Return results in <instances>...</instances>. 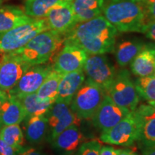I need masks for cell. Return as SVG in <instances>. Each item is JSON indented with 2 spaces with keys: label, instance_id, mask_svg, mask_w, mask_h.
Segmentation results:
<instances>
[{
  "label": "cell",
  "instance_id": "obj_35",
  "mask_svg": "<svg viewBox=\"0 0 155 155\" xmlns=\"http://www.w3.org/2000/svg\"><path fill=\"white\" fill-rule=\"evenodd\" d=\"M142 155H155V145L144 147L142 152Z\"/></svg>",
  "mask_w": 155,
  "mask_h": 155
},
{
  "label": "cell",
  "instance_id": "obj_24",
  "mask_svg": "<svg viewBox=\"0 0 155 155\" xmlns=\"http://www.w3.org/2000/svg\"><path fill=\"white\" fill-rule=\"evenodd\" d=\"M144 43L140 40H126L120 42L116 48L115 56L117 63L121 67L127 66L137 55Z\"/></svg>",
  "mask_w": 155,
  "mask_h": 155
},
{
  "label": "cell",
  "instance_id": "obj_9",
  "mask_svg": "<svg viewBox=\"0 0 155 155\" xmlns=\"http://www.w3.org/2000/svg\"><path fill=\"white\" fill-rule=\"evenodd\" d=\"M32 66L15 53H5L0 62V90L9 91Z\"/></svg>",
  "mask_w": 155,
  "mask_h": 155
},
{
  "label": "cell",
  "instance_id": "obj_6",
  "mask_svg": "<svg viewBox=\"0 0 155 155\" xmlns=\"http://www.w3.org/2000/svg\"><path fill=\"white\" fill-rule=\"evenodd\" d=\"M106 94L118 106L127 108L131 112L137 108L139 96L135 85L127 70H121L114 77Z\"/></svg>",
  "mask_w": 155,
  "mask_h": 155
},
{
  "label": "cell",
  "instance_id": "obj_25",
  "mask_svg": "<svg viewBox=\"0 0 155 155\" xmlns=\"http://www.w3.org/2000/svg\"><path fill=\"white\" fill-rule=\"evenodd\" d=\"M73 0H27L25 3V13L35 19L45 17L52 7L57 4Z\"/></svg>",
  "mask_w": 155,
  "mask_h": 155
},
{
  "label": "cell",
  "instance_id": "obj_38",
  "mask_svg": "<svg viewBox=\"0 0 155 155\" xmlns=\"http://www.w3.org/2000/svg\"><path fill=\"white\" fill-rule=\"evenodd\" d=\"M148 104H150L151 106H152L155 110V101H148Z\"/></svg>",
  "mask_w": 155,
  "mask_h": 155
},
{
  "label": "cell",
  "instance_id": "obj_28",
  "mask_svg": "<svg viewBox=\"0 0 155 155\" xmlns=\"http://www.w3.org/2000/svg\"><path fill=\"white\" fill-rule=\"evenodd\" d=\"M135 88L140 98L147 101H155V76L139 77L136 80Z\"/></svg>",
  "mask_w": 155,
  "mask_h": 155
},
{
  "label": "cell",
  "instance_id": "obj_3",
  "mask_svg": "<svg viewBox=\"0 0 155 155\" xmlns=\"http://www.w3.org/2000/svg\"><path fill=\"white\" fill-rule=\"evenodd\" d=\"M63 36L51 30L44 31L13 53L19 55L31 65L44 64L60 49L64 42Z\"/></svg>",
  "mask_w": 155,
  "mask_h": 155
},
{
  "label": "cell",
  "instance_id": "obj_40",
  "mask_svg": "<svg viewBox=\"0 0 155 155\" xmlns=\"http://www.w3.org/2000/svg\"><path fill=\"white\" fill-rule=\"evenodd\" d=\"M135 1H138V2H141V1H144V0H135Z\"/></svg>",
  "mask_w": 155,
  "mask_h": 155
},
{
  "label": "cell",
  "instance_id": "obj_21",
  "mask_svg": "<svg viewBox=\"0 0 155 155\" xmlns=\"http://www.w3.org/2000/svg\"><path fill=\"white\" fill-rule=\"evenodd\" d=\"M24 108L26 118L45 114L55 101L49 99H42L36 93L15 96Z\"/></svg>",
  "mask_w": 155,
  "mask_h": 155
},
{
  "label": "cell",
  "instance_id": "obj_19",
  "mask_svg": "<svg viewBox=\"0 0 155 155\" xmlns=\"http://www.w3.org/2000/svg\"><path fill=\"white\" fill-rule=\"evenodd\" d=\"M26 118L23 106L15 96L8 94L0 108V123L2 126L19 124Z\"/></svg>",
  "mask_w": 155,
  "mask_h": 155
},
{
  "label": "cell",
  "instance_id": "obj_39",
  "mask_svg": "<svg viewBox=\"0 0 155 155\" xmlns=\"http://www.w3.org/2000/svg\"><path fill=\"white\" fill-rule=\"evenodd\" d=\"M2 4V0H0V6H1Z\"/></svg>",
  "mask_w": 155,
  "mask_h": 155
},
{
  "label": "cell",
  "instance_id": "obj_23",
  "mask_svg": "<svg viewBox=\"0 0 155 155\" xmlns=\"http://www.w3.org/2000/svg\"><path fill=\"white\" fill-rule=\"evenodd\" d=\"M48 130V121L45 114L28 118L25 127V136L30 143L38 144L45 137Z\"/></svg>",
  "mask_w": 155,
  "mask_h": 155
},
{
  "label": "cell",
  "instance_id": "obj_4",
  "mask_svg": "<svg viewBox=\"0 0 155 155\" xmlns=\"http://www.w3.org/2000/svg\"><path fill=\"white\" fill-rule=\"evenodd\" d=\"M49 30L45 19H33L7 32L0 33V52L9 53L17 51L38 34Z\"/></svg>",
  "mask_w": 155,
  "mask_h": 155
},
{
  "label": "cell",
  "instance_id": "obj_27",
  "mask_svg": "<svg viewBox=\"0 0 155 155\" xmlns=\"http://www.w3.org/2000/svg\"><path fill=\"white\" fill-rule=\"evenodd\" d=\"M0 130V139L17 152L22 148L24 135L19 124L2 126Z\"/></svg>",
  "mask_w": 155,
  "mask_h": 155
},
{
  "label": "cell",
  "instance_id": "obj_16",
  "mask_svg": "<svg viewBox=\"0 0 155 155\" xmlns=\"http://www.w3.org/2000/svg\"><path fill=\"white\" fill-rule=\"evenodd\" d=\"M85 81L83 70L63 74L58 86L55 102L71 104L73 97Z\"/></svg>",
  "mask_w": 155,
  "mask_h": 155
},
{
  "label": "cell",
  "instance_id": "obj_15",
  "mask_svg": "<svg viewBox=\"0 0 155 155\" xmlns=\"http://www.w3.org/2000/svg\"><path fill=\"white\" fill-rule=\"evenodd\" d=\"M139 128L137 141L144 147L155 145V110L150 104H141L133 111Z\"/></svg>",
  "mask_w": 155,
  "mask_h": 155
},
{
  "label": "cell",
  "instance_id": "obj_37",
  "mask_svg": "<svg viewBox=\"0 0 155 155\" xmlns=\"http://www.w3.org/2000/svg\"><path fill=\"white\" fill-rule=\"evenodd\" d=\"M7 97H8V94H7V92L4 91L2 90H0V108H1L2 104L3 102L7 99Z\"/></svg>",
  "mask_w": 155,
  "mask_h": 155
},
{
  "label": "cell",
  "instance_id": "obj_30",
  "mask_svg": "<svg viewBox=\"0 0 155 155\" xmlns=\"http://www.w3.org/2000/svg\"><path fill=\"white\" fill-rule=\"evenodd\" d=\"M144 5L147 22L155 21V0H144Z\"/></svg>",
  "mask_w": 155,
  "mask_h": 155
},
{
  "label": "cell",
  "instance_id": "obj_32",
  "mask_svg": "<svg viewBox=\"0 0 155 155\" xmlns=\"http://www.w3.org/2000/svg\"><path fill=\"white\" fill-rule=\"evenodd\" d=\"M17 151L0 139V155H17Z\"/></svg>",
  "mask_w": 155,
  "mask_h": 155
},
{
  "label": "cell",
  "instance_id": "obj_41",
  "mask_svg": "<svg viewBox=\"0 0 155 155\" xmlns=\"http://www.w3.org/2000/svg\"><path fill=\"white\" fill-rule=\"evenodd\" d=\"M2 127V124H0V130H1Z\"/></svg>",
  "mask_w": 155,
  "mask_h": 155
},
{
  "label": "cell",
  "instance_id": "obj_18",
  "mask_svg": "<svg viewBox=\"0 0 155 155\" xmlns=\"http://www.w3.org/2000/svg\"><path fill=\"white\" fill-rule=\"evenodd\" d=\"M83 141V136L78 126L73 124L52 141L54 148L65 153H72L78 150Z\"/></svg>",
  "mask_w": 155,
  "mask_h": 155
},
{
  "label": "cell",
  "instance_id": "obj_31",
  "mask_svg": "<svg viewBox=\"0 0 155 155\" xmlns=\"http://www.w3.org/2000/svg\"><path fill=\"white\" fill-rule=\"evenodd\" d=\"M141 33L145 34L147 38L155 41V21H149L144 25Z\"/></svg>",
  "mask_w": 155,
  "mask_h": 155
},
{
  "label": "cell",
  "instance_id": "obj_5",
  "mask_svg": "<svg viewBox=\"0 0 155 155\" xmlns=\"http://www.w3.org/2000/svg\"><path fill=\"white\" fill-rule=\"evenodd\" d=\"M106 96V92L87 79L71 103V108L80 119H92Z\"/></svg>",
  "mask_w": 155,
  "mask_h": 155
},
{
  "label": "cell",
  "instance_id": "obj_1",
  "mask_svg": "<svg viewBox=\"0 0 155 155\" xmlns=\"http://www.w3.org/2000/svg\"><path fill=\"white\" fill-rule=\"evenodd\" d=\"M118 30L102 15L75 25L65 35L64 42L74 44L88 55L113 52Z\"/></svg>",
  "mask_w": 155,
  "mask_h": 155
},
{
  "label": "cell",
  "instance_id": "obj_2",
  "mask_svg": "<svg viewBox=\"0 0 155 155\" xmlns=\"http://www.w3.org/2000/svg\"><path fill=\"white\" fill-rule=\"evenodd\" d=\"M102 12L121 32H142L147 22L144 5L135 0H110Z\"/></svg>",
  "mask_w": 155,
  "mask_h": 155
},
{
  "label": "cell",
  "instance_id": "obj_34",
  "mask_svg": "<svg viewBox=\"0 0 155 155\" xmlns=\"http://www.w3.org/2000/svg\"><path fill=\"white\" fill-rule=\"evenodd\" d=\"M118 150H116L113 147L104 146L101 147L99 155H117Z\"/></svg>",
  "mask_w": 155,
  "mask_h": 155
},
{
  "label": "cell",
  "instance_id": "obj_22",
  "mask_svg": "<svg viewBox=\"0 0 155 155\" xmlns=\"http://www.w3.org/2000/svg\"><path fill=\"white\" fill-rule=\"evenodd\" d=\"M105 0H73V8L77 23H81L101 15Z\"/></svg>",
  "mask_w": 155,
  "mask_h": 155
},
{
  "label": "cell",
  "instance_id": "obj_42",
  "mask_svg": "<svg viewBox=\"0 0 155 155\" xmlns=\"http://www.w3.org/2000/svg\"><path fill=\"white\" fill-rule=\"evenodd\" d=\"M154 76H155V73H154Z\"/></svg>",
  "mask_w": 155,
  "mask_h": 155
},
{
  "label": "cell",
  "instance_id": "obj_13",
  "mask_svg": "<svg viewBox=\"0 0 155 155\" xmlns=\"http://www.w3.org/2000/svg\"><path fill=\"white\" fill-rule=\"evenodd\" d=\"M73 1H65L57 4L46 15L49 30L65 35L78 23L73 8Z\"/></svg>",
  "mask_w": 155,
  "mask_h": 155
},
{
  "label": "cell",
  "instance_id": "obj_14",
  "mask_svg": "<svg viewBox=\"0 0 155 155\" xmlns=\"http://www.w3.org/2000/svg\"><path fill=\"white\" fill-rule=\"evenodd\" d=\"M53 70L51 65L42 64L32 65L24 73L14 88L7 91V94L17 96L36 93Z\"/></svg>",
  "mask_w": 155,
  "mask_h": 155
},
{
  "label": "cell",
  "instance_id": "obj_10",
  "mask_svg": "<svg viewBox=\"0 0 155 155\" xmlns=\"http://www.w3.org/2000/svg\"><path fill=\"white\" fill-rule=\"evenodd\" d=\"M63 49L56 55L53 68L54 71L65 74L83 70L88 54L74 44L64 42Z\"/></svg>",
  "mask_w": 155,
  "mask_h": 155
},
{
  "label": "cell",
  "instance_id": "obj_17",
  "mask_svg": "<svg viewBox=\"0 0 155 155\" xmlns=\"http://www.w3.org/2000/svg\"><path fill=\"white\" fill-rule=\"evenodd\" d=\"M133 74L139 77L154 75L155 73V44H144L131 62Z\"/></svg>",
  "mask_w": 155,
  "mask_h": 155
},
{
  "label": "cell",
  "instance_id": "obj_33",
  "mask_svg": "<svg viewBox=\"0 0 155 155\" xmlns=\"http://www.w3.org/2000/svg\"><path fill=\"white\" fill-rule=\"evenodd\" d=\"M17 155H46L34 148H22L17 152Z\"/></svg>",
  "mask_w": 155,
  "mask_h": 155
},
{
  "label": "cell",
  "instance_id": "obj_11",
  "mask_svg": "<svg viewBox=\"0 0 155 155\" xmlns=\"http://www.w3.org/2000/svg\"><path fill=\"white\" fill-rule=\"evenodd\" d=\"M129 113H131L129 110L118 106L106 94L99 107L92 117L93 124L99 130L107 131L124 119Z\"/></svg>",
  "mask_w": 155,
  "mask_h": 155
},
{
  "label": "cell",
  "instance_id": "obj_26",
  "mask_svg": "<svg viewBox=\"0 0 155 155\" xmlns=\"http://www.w3.org/2000/svg\"><path fill=\"white\" fill-rule=\"evenodd\" d=\"M63 75L53 70L37 91V95L42 99H49L55 101L58 86Z\"/></svg>",
  "mask_w": 155,
  "mask_h": 155
},
{
  "label": "cell",
  "instance_id": "obj_36",
  "mask_svg": "<svg viewBox=\"0 0 155 155\" xmlns=\"http://www.w3.org/2000/svg\"><path fill=\"white\" fill-rule=\"evenodd\" d=\"M117 155H137L134 151L128 149H124V150H118V154Z\"/></svg>",
  "mask_w": 155,
  "mask_h": 155
},
{
  "label": "cell",
  "instance_id": "obj_12",
  "mask_svg": "<svg viewBox=\"0 0 155 155\" xmlns=\"http://www.w3.org/2000/svg\"><path fill=\"white\" fill-rule=\"evenodd\" d=\"M69 106L63 102H55L45 114L48 121V129H50V140L51 141L70 126L78 125L81 119Z\"/></svg>",
  "mask_w": 155,
  "mask_h": 155
},
{
  "label": "cell",
  "instance_id": "obj_20",
  "mask_svg": "<svg viewBox=\"0 0 155 155\" xmlns=\"http://www.w3.org/2000/svg\"><path fill=\"white\" fill-rule=\"evenodd\" d=\"M33 19L35 18L28 16L25 12L15 6L0 7V33L28 23Z\"/></svg>",
  "mask_w": 155,
  "mask_h": 155
},
{
  "label": "cell",
  "instance_id": "obj_8",
  "mask_svg": "<svg viewBox=\"0 0 155 155\" xmlns=\"http://www.w3.org/2000/svg\"><path fill=\"white\" fill-rule=\"evenodd\" d=\"M83 70L87 79L99 86L106 94L116 74L115 68L104 54L88 57Z\"/></svg>",
  "mask_w": 155,
  "mask_h": 155
},
{
  "label": "cell",
  "instance_id": "obj_29",
  "mask_svg": "<svg viewBox=\"0 0 155 155\" xmlns=\"http://www.w3.org/2000/svg\"><path fill=\"white\" fill-rule=\"evenodd\" d=\"M101 145L99 141L92 140L83 143L78 148L75 155H99Z\"/></svg>",
  "mask_w": 155,
  "mask_h": 155
},
{
  "label": "cell",
  "instance_id": "obj_7",
  "mask_svg": "<svg viewBox=\"0 0 155 155\" xmlns=\"http://www.w3.org/2000/svg\"><path fill=\"white\" fill-rule=\"evenodd\" d=\"M139 128L134 111L107 131H102L100 139L106 144L130 147L138 140Z\"/></svg>",
  "mask_w": 155,
  "mask_h": 155
}]
</instances>
